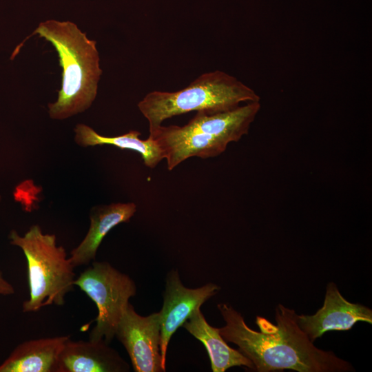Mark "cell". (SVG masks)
Segmentation results:
<instances>
[{"mask_svg":"<svg viewBox=\"0 0 372 372\" xmlns=\"http://www.w3.org/2000/svg\"><path fill=\"white\" fill-rule=\"evenodd\" d=\"M70 335L21 342L0 364V372H57L60 354Z\"/></svg>","mask_w":372,"mask_h":372,"instance_id":"cell-12","label":"cell"},{"mask_svg":"<svg viewBox=\"0 0 372 372\" xmlns=\"http://www.w3.org/2000/svg\"><path fill=\"white\" fill-rule=\"evenodd\" d=\"M1 195H0V201H1Z\"/></svg>","mask_w":372,"mask_h":372,"instance_id":"cell-16","label":"cell"},{"mask_svg":"<svg viewBox=\"0 0 372 372\" xmlns=\"http://www.w3.org/2000/svg\"><path fill=\"white\" fill-rule=\"evenodd\" d=\"M74 141L81 147L110 145L122 149H130L139 153L145 165L150 168L155 167L164 155L158 145L149 137L146 140L139 138L141 133L130 130L117 136H105L98 134L93 128L83 123L77 124L74 129Z\"/></svg>","mask_w":372,"mask_h":372,"instance_id":"cell-14","label":"cell"},{"mask_svg":"<svg viewBox=\"0 0 372 372\" xmlns=\"http://www.w3.org/2000/svg\"><path fill=\"white\" fill-rule=\"evenodd\" d=\"M248 85L223 71L200 75L186 87L175 92L152 91L137 106L149 128L167 118L192 111L217 114L238 107L242 103L260 101Z\"/></svg>","mask_w":372,"mask_h":372,"instance_id":"cell-3","label":"cell"},{"mask_svg":"<svg viewBox=\"0 0 372 372\" xmlns=\"http://www.w3.org/2000/svg\"><path fill=\"white\" fill-rule=\"evenodd\" d=\"M34 34L56 50L62 68L61 87L55 102L48 105L53 120H65L89 109L95 100L102 74L96 41L69 21L41 22Z\"/></svg>","mask_w":372,"mask_h":372,"instance_id":"cell-2","label":"cell"},{"mask_svg":"<svg viewBox=\"0 0 372 372\" xmlns=\"http://www.w3.org/2000/svg\"><path fill=\"white\" fill-rule=\"evenodd\" d=\"M149 130V137L162 150L169 171L189 157L207 158L220 155L229 144L208 134L185 131L178 125H160Z\"/></svg>","mask_w":372,"mask_h":372,"instance_id":"cell-9","label":"cell"},{"mask_svg":"<svg viewBox=\"0 0 372 372\" xmlns=\"http://www.w3.org/2000/svg\"><path fill=\"white\" fill-rule=\"evenodd\" d=\"M104 340H72L60 354L57 372H127L129 364Z\"/></svg>","mask_w":372,"mask_h":372,"instance_id":"cell-10","label":"cell"},{"mask_svg":"<svg viewBox=\"0 0 372 372\" xmlns=\"http://www.w3.org/2000/svg\"><path fill=\"white\" fill-rule=\"evenodd\" d=\"M14 287L7 281L0 271V295L8 296L14 293Z\"/></svg>","mask_w":372,"mask_h":372,"instance_id":"cell-15","label":"cell"},{"mask_svg":"<svg viewBox=\"0 0 372 372\" xmlns=\"http://www.w3.org/2000/svg\"><path fill=\"white\" fill-rule=\"evenodd\" d=\"M217 307L225 322L218 328L223 338L238 347L239 351L254 364L257 372L355 371L352 364L338 357L333 351L316 347L297 322L293 309L279 304L275 309L276 324L256 316L260 331L249 328L240 313L229 304Z\"/></svg>","mask_w":372,"mask_h":372,"instance_id":"cell-1","label":"cell"},{"mask_svg":"<svg viewBox=\"0 0 372 372\" xmlns=\"http://www.w3.org/2000/svg\"><path fill=\"white\" fill-rule=\"evenodd\" d=\"M115 337L126 349L134 371H165L160 349L158 312L142 316L129 303L118 324Z\"/></svg>","mask_w":372,"mask_h":372,"instance_id":"cell-6","label":"cell"},{"mask_svg":"<svg viewBox=\"0 0 372 372\" xmlns=\"http://www.w3.org/2000/svg\"><path fill=\"white\" fill-rule=\"evenodd\" d=\"M74 286L79 287L98 309L93 320L96 324L89 339L110 344L130 298L136 293L134 281L109 262L94 260L75 278Z\"/></svg>","mask_w":372,"mask_h":372,"instance_id":"cell-5","label":"cell"},{"mask_svg":"<svg viewBox=\"0 0 372 372\" xmlns=\"http://www.w3.org/2000/svg\"><path fill=\"white\" fill-rule=\"evenodd\" d=\"M220 287L209 282L200 287H185L177 270H171L166 276L163 304L158 312L161 326L160 349L165 364L169 340L176 331L192 316L194 311L216 295Z\"/></svg>","mask_w":372,"mask_h":372,"instance_id":"cell-7","label":"cell"},{"mask_svg":"<svg viewBox=\"0 0 372 372\" xmlns=\"http://www.w3.org/2000/svg\"><path fill=\"white\" fill-rule=\"evenodd\" d=\"M297 322L313 342L326 332L350 330L358 322L372 324V310L363 304L349 302L337 285L330 282L326 287L322 307L313 315L297 314Z\"/></svg>","mask_w":372,"mask_h":372,"instance_id":"cell-8","label":"cell"},{"mask_svg":"<svg viewBox=\"0 0 372 372\" xmlns=\"http://www.w3.org/2000/svg\"><path fill=\"white\" fill-rule=\"evenodd\" d=\"M205 346L213 372H225L232 366H245L254 370L251 361L239 350L230 347L219 333L205 320L200 308L194 311L182 326Z\"/></svg>","mask_w":372,"mask_h":372,"instance_id":"cell-13","label":"cell"},{"mask_svg":"<svg viewBox=\"0 0 372 372\" xmlns=\"http://www.w3.org/2000/svg\"><path fill=\"white\" fill-rule=\"evenodd\" d=\"M10 242L19 247L27 261L30 296L23 302V312H36L42 307L62 306L66 295L74 289V267L54 234H44L38 225L19 235L12 230Z\"/></svg>","mask_w":372,"mask_h":372,"instance_id":"cell-4","label":"cell"},{"mask_svg":"<svg viewBox=\"0 0 372 372\" xmlns=\"http://www.w3.org/2000/svg\"><path fill=\"white\" fill-rule=\"evenodd\" d=\"M136 211L134 203H116L92 207L90 227L84 238L70 253L74 267L87 265L95 260L104 237L116 225L130 221Z\"/></svg>","mask_w":372,"mask_h":372,"instance_id":"cell-11","label":"cell"}]
</instances>
